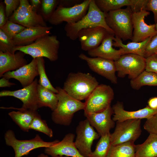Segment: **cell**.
<instances>
[{
	"instance_id": "6da1fadb",
	"label": "cell",
	"mask_w": 157,
	"mask_h": 157,
	"mask_svg": "<svg viewBox=\"0 0 157 157\" xmlns=\"http://www.w3.org/2000/svg\"><path fill=\"white\" fill-rule=\"evenodd\" d=\"M105 17V13L99 8L94 0H91L87 13L81 20L74 23H66L64 27L66 35L74 41L78 38V33L80 30L97 26L103 27L114 33L107 25Z\"/></svg>"
},
{
	"instance_id": "7a4b0ae2",
	"label": "cell",
	"mask_w": 157,
	"mask_h": 157,
	"mask_svg": "<svg viewBox=\"0 0 157 157\" xmlns=\"http://www.w3.org/2000/svg\"><path fill=\"white\" fill-rule=\"evenodd\" d=\"M58 101L56 109L51 114L52 121L56 124L69 126L71 124L74 113L84 109L85 102L76 100L69 95L60 87H56Z\"/></svg>"
},
{
	"instance_id": "3957f363",
	"label": "cell",
	"mask_w": 157,
	"mask_h": 157,
	"mask_svg": "<svg viewBox=\"0 0 157 157\" xmlns=\"http://www.w3.org/2000/svg\"><path fill=\"white\" fill-rule=\"evenodd\" d=\"M99 85L95 78L89 73H71L63 89L70 96L81 101L86 100Z\"/></svg>"
},
{
	"instance_id": "277c9868",
	"label": "cell",
	"mask_w": 157,
	"mask_h": 157,
	"mask_svg": "<svg viewBox=\"0 0 157 157\" xmlns=\"http://www.w3.org/2000/svg\"><path fill=\"white\" fill-rule=\"evenodd\" d=\"M60 42L56 35H47L36 40L33 43L25 46H16L15 51H20L33 58L46 57L51 62L58 58Z\"/></svg>"
},
{
	"instance_id": "5b68a950",
	"label": "cell",
	"mask_w": 157,
	"mask_h": 157,
	"mask_svg": "<svg viewBox=\"0 0 157 157\" xmlns=\"http://www.w3.org/2000/svg\"><path fill=\"white\" fill-rule=\"evenodd\" d=\"M133 13L129 6L105 13V20L107 25L112 30L115 37L122 41L132 40Z\"/></svg>"
},
{
	"instance_id": "8992f818",
	"label": "cell",
	"mask_w": 157,
	"mask_h": 157,
	"mask_svg": "<svg viewBox=\"0 0 157 157\" xmlns=\"http://www.w3.org/2000/svg\"><path fill=\"white\" fill-rule=\"evenodd\" d=\"M4 139L6 144L11 147L14 150V157H22L27 155L33 149L49 147L59 141L57 140L51 142L44 141L38 134L31 139L19 140L16 138L14 132L11 130L6 131Z\"/></svg>"
},
{
	"instance_id": "52a82bcc",
	"label": "cell",
	"mask_w": 157,
	"mask_h": 157,
	"mask_svg": "<svg viewBox=\"0 0 157 157\" xmlns=\"http://www.w3.org/2000/svg\"><path fill=\"white\" fill-rule=\"evenodd\" d=\"M114 92L109 85H99L85 100L84 115L102 111L110 106Z\"/></svg>"
},
{
	"instance_id": "ba28073f",
	"label": "cell",
	"mask_w": 157,
	"mask_h": 157,
	"mask_svg": "<svg viewBox=\"0 0 157 157\" xmlns=\"http://www.w3.org/2000/svg\"><path fill=\"white\" fill-rule=\"evenodd\" d=\"M91 0H84L82 2L70 7L58 5L49 19V23L57 25L64 22L74 23L81 20L87 13Z\"/></svg>"
},
{
	"instance_id": "9c48e42d",
	"label": "cell",
	"mask_w": 157,
	"mask_h": 157,
	"mask_svg": "<svg viewBox=\"0 0 157 157\" xmlns=\"http://www.w3.org/2000/svg\"><path fill=\"white\" fill-rule=\"evenodd\" d=\"M141 119L116 122L115 130L110 134L111 145H116L129 142H134L141 133Z\"/></svg>"
},
{
	"instance_id": "30bf717a",
	"label": "cell",
	"mask_w": 157,
	"mask_h": 157,
	"mask_svg": "<svg viewBox=\"0 0 157 157\" xmlns=\"http://www.w3.org/2000/svg\"><path fill=\"white\" fill-rule=\"evenodd\" d=\"M20 4L8 19L25 27L47 26L40 15L37 13L27 0H20Z\"/></svg>"
},
{
	"instance_id": "8fae6325",
	"label": "cell",
	"mask_w": 157,
	"mask_h": 157,
	"mask_svg": "<svg viewBox=\"0 0 157 157\" xmlns=\"http://www.w3.org/2000/svg\"><path fill=\"white\" fill-rule=\"evenodd\" d=\"M114 61L119 77L124 78L128 75L129 78L133 79L145 69L146 58L137 54H123Z\"/></svg>"
},
{
	"instance_id": "7c38bea8",
	"label": "cell",
	"mask_w": 157,
	"mask_h": 157,
	"mask_svg": "<svg viewBox=\"0 0 157 157\" xmlns=\"http://www.w3.org/2000/svg\"><path fill=\"white\" fill-rule=\"evenodd\" d=\"M76 131V146L82 156L88 157L92 151L91 147L94 141L98 139L100 136L87 119L79 122Z\"/></svg>"
},
{
	"instance_id": "4fadbf2b",
	"label": "cell",
	"mask_w": 157,
	"mask_h": 157,
	"mask_svg": "<svg viewBox=\"0 0 157 157\" xmlns=\"http://www.w3.org/2000/svg\"><path fill=\"white\" fill-rule=\"evenodd\" d=\"M37 78L30 85L23 88L14 91L3 90L0 92V97L11 96L22 101L23 104L21 109L37 111L38 106V94Z\"/></svg>"
},
{
	"instance_id": "5bb4252c",
	"label": "cell",
	"mask_w": 157,
	"mask_h": 157,
	"mask_svg": "<svg viewBox=\"0 0 157 157\" xmlns=\"http://www.w3.org/2000/svg\"><path fill=\"white\" fill-rule=\"evenodd\" d=\"M78 57L85 61L92 71L108 79L112 83H117L114 61L100 57H90L83 53L80 54Z\"/></svg>"
},
{
	"instance_id": "9a60e30c",
	"label": "cell",
	"mask_w": 157,
	"mask_h": 157,
	"mask_svg": "<svg viewBox=\"0 0 157 157\" xmlns=\"http://www.w3.org/2000/svg\"><path fill=\"white\" fill-rule=\"evenodd\" d=\"M149 14V11L144 10L133 13V31L132 42H142L157 33L155 24L149 25L145 22V17Z\"/></svg>"
},
{
	"instance_id": "2e32d148",
	"label": "cell",
	"mask_w": 157,
	"mask_h": 157,
	"mask_svg": "<svg viewBox=\"0 0 157 157\" xmlns=\"http://www.w3.org/2000/svg\"><path fill=\"white\" fill-rule=\"evenodd\" d=\"M110 33H111L101 26L85 28L79 32L78 38L81 49L88 51L98 47Z\"/></svg>"
},
{
	"instance_id": "e0dca14e",
	"label": "cell",
	"mask_w": 157,
	"mask_h": 157,
	"mask_svg": "<svg viewBox=\"0 0 157 157\" xmlns=\"http://www.w3.org/2000/svg\"><path fill=\"white\" fill-rule=\"evenodd\" d=\"M75 135L72 133L66 134L62 140L51 146L45 148L44 152L52 157L66 156L84 157L77 148L74 140Z\"/></svg>"
},
{
	"instance_id": "ac0fdd59",
	"label": "cell",
	"mask_w": 157,
	"mask_h": 157,
	"mask_svg": "<svg viewBox=\"0 0 157 157\" xmlns=\"http://www.w3.org/2000/svg\"><path fill=\"white\" fill-rule=\"evenodd\" d=\"M113 114L110 106L104 111L85 115L90 124L97 130L100 136L110 133V129L115 125V122L111 118Z\"/></svg>"
},
{
	"instance_id": "d6986e66",
	"label": "cell",
	"mask_w": 157,
	"mask_h": 157,
	"mask_svg": "<svg viewBox=\"0 0 157 157\" xmlns=\"http://www.w3.org/2000/svg\"><path fill=\"white\" fill-rule=\"evenodd\" d=\"M114 115L112 118L115 122H122L129 119H147L151 117L157 113L148 106L136 111H128L124 109L122 102H117L112 107Z\"/></svg>"
},
{
	"instance_id": "ffe728a7",
	"label": "cell",
	"mask_w": 157,
	"mask_h": 157,
	"mask_svg": "<svg viewBox=\"0 0 157 157\" xmlns=\"http://www.w3.org/2000/svg\"><path fill=\"white\" fill-rule=\"evenodd\" d=\"M39 75L36 58H33L28 64L18 69L5 73L3 77L9 79L13 78L18 80L24 88L32 83L35 78Z\"/></svg>"
},
{
	"instance_id": "44dd1931",
	"label": "cell",
	"mask_w": 157,
	"mask_h": 157,
	"mask_svg": "<svg viewBox=\"0 0 157 157\" xmlns=\"http://www.w3.org/2000/svg\"><path fill=\"white\" fill-rule=\"evenodd\" d=\"M114 34L108 33L101 44L96 48L88 51V54L92 57H100L115 61L123 55L122 50L116 49L113 47Z\"/></svg>"
},
{
	"instance_id": "7402d4cb",
	"label": "cell",
	"mask_w": 157,
	"mask_h": 157,
	"mask_svg": "<svg viewBox=\"0 0 157 157\" xmlns=\"http://www.w3.org/2000/svg\"><path fill=\"white\" fill-rule=\"evenodd\" d=\"M52 26L26 28L12 38L16 46H25L30 44L39 38L50 35Z\"/></svg>"
},
{
	"instance_id": "603a6c76",
	"label": "cell",
	"mask_w": 157,
	"mask_h": 157,
	"mask_svg": "<svg viewBox=\"0 0 157 157\" xmlns=\"http://www.w3.org/2000/svg\"><path fill=\"white\" fill-rule=\"evenodd\" d=\"M25 54L20 51L14 54L0 51V77L7 72L16 70L27 64V61L24 58Z\"/></svg>"
},
{
	"instance_id": "cb8c5ba5",
	"label": "cell",
	"mask_w": 157,
	"mask_h": 157,
	"mask_svg": "<svg viewBox=\"0 0 157 157\" xmlns=\"http://www.w3.org/2000/svg\"><path fill=\"white\" fill-rule=\"evenodd\" d=\"M0 108L17 110V111L9 112L8 115L22 130L26 132H28L30 129L32 122L35 116L38 113L37 111L24 110L20 108L13 107H1Z\"/></svg>"
},
{
	"instance_id": "d4e9b609",
	"label": "cell",
	"mask_w": 157,
	"mask_h": 157,
	"mask_svg": "<svg viewBox=\"0 0 157 157\" xmlns=\"http://www.w3.org/2000/svg\"><path fill=\"white\" fill-rule=\"evenodd\" d=\"M153 37H150L142 42H131L126 44H123L121 39L115 37L113 42V46L121 49L123 51V54L133 53L144 58L146 48Z\"/></svg>"
},
{
	"instance_id": "484cf974",
	"label": "cell",
	"mask_w": 157,
	"mask_h": 157,
	"mask_svg": "<svg viewBox=\"0 0 157 157\" xmlns=\"http://www.w3.org/2000/svg\"><path fill=\"white\" fill-rule=\"evenodd\" d=\"M136 157H157V134L149 133L142 143L135 145Z\"/></svg>"
},
{
	"instance_id": "4316f807",
	"label": "cell",
	"mask_w": 157,
	"mask_h": 157,
	"mask_svg": "<svg viewBox=\"0 0 157 157\" xmlns=\"http://www.w3.org/2000/svg\"><path fill=\"white\" fill-rule=\"evenodd\" d=\"M37 88L38 108L44 107H48L52 111L54 110L56 108L58 101L57 94L39 84Z\"/></svg>"
},
{
	"instance_id": "83f0119b",
	"label": "cell",
	"mask_w": 157,
	"mask_h": 157,
	"mask_svg": "<svg viewBox=\"0 0 157 157\" xmlns=\"http://www.w3.org/2000/svg\"><path fill=\"white\" fill-rule=\"evenodd\" d=\"M107 157H136L135 145L132 142L111 145Z\"/></svg>"
},
{
	"instance_id": "f1b7e54d",
	"label": "cell",
	"mask_w": 157,
	"mask_h": 157,
	"mask_svg": "<svg viewBox=\"0 0 157 157\" xmlns=\"http://www.w3.org/2000/svg\"><path fill=\"white\" fill-rule=\"evenodd\" d=\"M131 88L138 90L144 86H157V74L144 70L134 79H131Z\"/></svg>"
},
{
	"instance_id": "f546056e",
	"label": "cell",
	"mask_w": 157,
	"mask_h": 157,
	"mask_svg": "<svg viewBox=\"0 0 157 157\" xmlns=\"http://www.w3.org/2000/svg\"><path fill=\"white\" fill-rule=\"evenodd\" d=\"M99 8L106 13L121 8L124 6H130L131 0H94Z\"/></svg>"
},
{
	"instance_id": "4dcf8cb0",
	"label": "cell",
	"mask_w": 157,
	"mask_h": 157,
	"mask_svg": "<svg viewBox=\"0 0 157 157\" xmlns=\"http://www.w3.org/2000/svg\"><path fill=\"white\" fill-rule=\"evenodd\" d=\"M110 133L101 136L95 150L88 157H107L111 146Z\"/></svg>"
},
{
	"instance_id": "1f68e13d",
	"label": "cell",
	"mask_w": 157,
	"mask_h": 157,
	"mask_svg": "<svg viewBox=\"0 0 157 157\" xmlns=\"http://www.w3.org/2000/svg\"><path fill=\"white\" fill-rule=\"evenodd\" d=\"M38 69L40 78L39 84L44 88L57 94L58 91L51 84L46 74L44 65V60L43 57L36 58Z\"/></svg>"
},
{
	"instance_id": "d6a6232c",
	"label": "cell",
	"mask_w": 157,
	"mask_h": 157,
	"mask_svg": "<svg viewBox=\"0 0 157 157\" xmlns=\"http://www.w3.org/2000/svg\"><path fill=\"white\" fill-rule=\"evenodd\" d=\"M30 129L43 133L50 138L53 136L52 130L48 126L46 121L42 119L38 113L34 118Z\"/></svg>"
},
{
	"instance_id": "836d02e7",
	"label": "cell",
	"mask_w": 157,
	"mask_h": 157,
	"mask_svg": "<svg viewBox=\"0 0 157 157\" xmlns=\"http://www.w3.org/2000/svg\"><path fill=\"white\" fill-rule=\"evenodd\" d=\"M16 46L13 40L0 29V51L4 53L14 54Z\"/></svg>"
},
{
	"instance_id": "e575fe53",
	"label": "cell",
	"mask_w": 157,
	"mask_h": 157,
	"mask_svg": "<svg viewBox=\"0 0 157 157\" xmlns=\"http://www.w3.org/2000/svg\"><path fill=\"white\" fill-rule=\"evenodd\" d=\"M26 27L14 23L8 19L6 24L0 28L11 39L19 34Z\"/></svg>"
},
{
	"instance_id": "d590c367",
	"label": "cell",
	"mask_w": 157,
	"mask_h": 157,
	"mask_svg": "<svg viewBox=\"0 0 157 157\" xmlns=\"http://www.w3.org/2000/svg\"><path fill=\"white\" fill-rule=\"evenodd\" d=\"M59 1L57 0H42V9L44 15L48 17V19L51 16L58 5Z\"/></svg>"
},
{
	"instance_id": "8d00e7d4",
	"label": "cell",
	"mask_w": 157,
	"mask_h": 157,
	"mask_svg": "<svg viewBox=\"0 0 157 157\" xmlns=\"http://www.w3.org/2000/svg\"><path fill=\"white\" fill-rule=\"evenodd\" d=\"M5 11L7 18L11 16L18 8L20 4V0H5Z\"/></svg>"
},
{
	"instance_id": "74e56055",
	"label": "cell",
	"mask_w": 157,
	"mask_h": 157,
	"mask_svg": "<svg viewBox=\"0 0 157 157\" xmlns=\"http://www.w3.org/2000/svg\"><path fill=\"white\" fill-rule=\"evenodd\" d=\"M143 126L149 133L157 134V113L151 117L147 119Z\"/></svg>"
},
{
	"instance_id": "f35d334b",
	"label": "cell",
	"mask_w": 157,
	"mask_h": 157,
	"mask_svg": "<svg viewBox=\"0 0 157 157\" xmlns=\"http://www.w3.org/2000/svg\"><path fill=\"white\" fill-rule=\"evenodd\" d=\"M157 53V33L154 35L147 44L145 51L144 58H147Z\"/></svg>"
},
{
	"instance_id": "ab89813d",
	"label": "cell",
	"mask_w": 157,
	"mask_h": 157,
	"mask_svg": "<svg viewBox=\"0 0 157 157\" xmlns=\"http://www.w3.org/2000/svg\"><path fill=\"white\" fill-rule=\"evenodd\" d=\"M145 70L157 74V56L154 54L146 58Z\"/></svg>"
},
{
	"instance_id": "60d3db41",
	"label": "cell",
	"mask_w": 157,
	"mask_h": 157,
	"mask_svg": "<svg viewBox=\"0 0 157 157\" xmlns=\"http://www.w3.org/2000/svg\"><path fill=\"white\" fill-rule=\"evenodd\" d=\"M130 7L133 13L145 10L149 0H131Z\"/></svg>"
},
{
	"instance_id": "b9f144b4",
	"label": "cell",
	"mask_w": 157,
	"mask_h": 157,
	"mask_svg": "<svg viewBox=\"0 0 157 157\" xmlns=\"http://www.w3.org/2000/svg\"><path fill=\"white\" fill-rule=\"evenodd\" d=\"M145 10L153 12L155 24L157 23V0H149Z\"/></svg>"
},
{
	"instance_id": "7bdbcfd3",
	"label": "cell",
	"mask_w": 157,
	"mask_h": 157,
	"mask_svg": "<svg viewBox=\"0 0 157 157\" xmlns=\"http://www.w3.org/2000/svg\"><path fill=\"white\" fill-rule=\"evenodd\" d=\"M8 19L7 18L5 14V8L3 4H0V28L4 25Z\"/></svg>"
},
{
	"instance_id": "ee69618b",
	"label": "cell",
	"mask_w": 157,
	"mask_h": 157,
	"mask_svg": "<svg viewBox=\"0 0 157 157\" xmlns=\"http://www.w3.org/2000/svg\"><path fill=\"white\" fill-rule=\"evenodd\" d=\"M15 84L10 82L9 79L3 77L0 80V87H10L15 85Z\"/></svg>"
},
{
	"instance_id": "f6af8a7d",
	"label": "cell",
	"mask_w": 157,
	"mask_h": 157,
	"mask_svg": "<svg viewBox=\"0 0 157 157\" xmlns=\"http://www.w3.org/2000/svg\"><path fill=\"white\" fill-rule=\"evenodd\" d=\"M148 106L153 109H157V97H152L148 100Z\"/></svg>"
},
{
	"instance_id": "bcb514c9",
	"label": "cell",
	"mask_w": 157,
	"mask_h": 157,
	"mask_svg": "<svg viewBox=\"0 0 157 157\" xmlns=\"http://www.w3.org/2000/svg\"><path fill=\"white\" fill-rule=\"evenodd\" d=\"M31 1L32 4L31 5L33 9L34 8L38 6L41 3L40 0H31Z\"/></svg>"
},
{
	"instance_id": "7dc6e473",
	"label": "cell",
	"mask_w": 157,
	"mask_h": 157,
	"mask_svg": "<svg viewBox=\"0 0 157 157\" xmlns=\"http://www.w3.org/2000/svg\"><path fill=\"white\" fill-rule=\"evenodd\" d=\"M37 157H49L47 155L42 153L39 155Z\"/></svg>"
},
{
	"instance_id": "c3c4849f",
	"label": "cell",
	"mask_w": 157,
	"mask_h": 157,
	"mask_svg": "<svg viewBox=\"0 0 157 157\" xmlns=\"http://www.w3.org/2000/svg\"><path fill=\"white\" fill-rule=\"evenodd\" d=\"M155 24V28L156 31H157V23H156Z\"/></svg>"
},
{
	"instance_id": "681fc988",
	"label": "cell",
	"mask_w": 157,
	"mask_h": 157,
	"mask_svg": "<svg viewBox=\"0 0 157 157\" xmlns=\"http://www.w3.org/2000/svg\"><path fill=\"white\" fill-rule=\"evenodd\" d=\"M55 157H67V156H56Z\"/></svg>"
},
{
	"instance_id": "f907efd6",
	"label": "cell",
	"mask_w": 157,
	"mask_h": 157,
	"mask_svg": "<svg viewBox=\"0 0 157 157\" xmlns=\"http://www.w3.org/2000/svg\"><path fill=\"white\" fill-rule=\"evenodd\" d=\"M156 54V56H157V53Z\"/></svg>"
}]
</instances>
